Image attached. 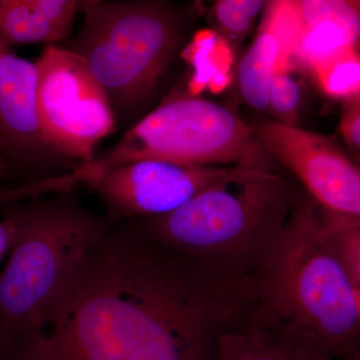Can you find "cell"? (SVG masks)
<instances>
[{
  "label": "cell",
  "mask_w": 360,
  "mask_h": 360,
  "mask_svg": "<svg viewBox=\"0 0 360 360\" xmlns=\"http://www.w3.org/2000/svg\"><path fill=\"white\" fill-rule=\"evenodd\" d=\"M298 18L293 58L312 72L348 49H356L360 33L359 2L295 1Z\"/></svg>",
  "instance_id": "12"
},
{
  "label": "cell",
  "mask_w": 360,
  "mask_h": 360,
  "mask_svg": "<svg viewBox=\"0 0 360 360\" xmlns=\"http://www.w3.org/2000/svg\"><path fill=\"white\" fill-rule=\"evenodd\" d=\"M258 141L293 172L307 194L326 210L360 217V172L323 135L285 123H260Z\"/></svg>",
  "instance_id": "9"
},
{
  "label": "cell",
  "mask_w": 360,
  "mask_h": 360,
  "mask_svg": "<svg viewBox=\"0 0 360 360\" xmlns=\"http://www.w3.org/2000/svg\"><path fill=\"white\" fill-rule=\"evenodd\" d=\"M77 0H0V44H56L70 39Z\"/></svg>",
  "instance_id": "13"
},
{
  "label": "cell",
  "mask_w": 360,
  "mask_h": 360,
  "mask_svg": "<svg viewBox=\"0 0 360 360\" xmlns=\"http://www.w3.org/2000/svg\"><path fill=\"white\" fill-rule=\"evenodd\" d=\"M34 63L45 143L73 168L89 162L96 146L117 127L105 92L84 61L61 45H46Z\"/></svg>",
  "instance_id": "7"
},
{
  "label": "cell",
  "mask_w": 360,
  "mask_h": 360,
  "mask_svg": "<svg viewBox=\"0 0 360 360\" xmlns=\"http://www.w3.org/2000/svg\"><path fill=\"white\" fill-rule=\"evenodd\" d=\"M250 283L253 316L333 359H359L360 288L333 255L322 206L309 194L298 193Z\"/></svg>",
  "instance_id": "2"
},
{
  "label": "cell",
  "mask_w": 360,
  "mask_h": 360,
  "mask_svg": "<svg viewBox=\"0 0 360 360\" xmlns=\"http://www.w3.org/2000/svg\"><path fill=\"white\" fill-rule=\"evenodd\" d=\"M291 68L277 72L269 94V108L279 120V122L295 125L297 122L302 89L300 85L290 75Z\"/></svg>",
  "instance_id": "19"
},
{
  "label": "cell",
  "mask_w": 360,
  "mask_h": 360,
  "mask_svg": "<svg viewBox=\"0 0 360 360\" xmlns=\"http://www.w3.org/2000/svg\"><path fill=\"white\" fill-rule=\"evenodd\" d=\"M347 360H359V359H347Z\"/></svg>",
  "instance_id": "23"
},
{
  "label": "cell",
  "mask_w": 360,
  "mask_h": 360,
  "mask_svg": "<svg viewBox=\"0 0 360 360\" xmlns=\"http://www.w3.org/2000/svg\"><path fill=\"white\" fill-rule=\"evenodd\" d=\"M265 4L259 0H220L214 6L215 18L227 37L241 39L250 32Z\"/></svg>",
  "instance_id": "18"
},
{
  "label": "cell",
  "mask_w": 360,
  "mask_h": 360,
  "mask_svg": "<svg viewBox=\"0 0 360 360\" xmlns=\"http://www.w3.org/2000/svg\"><path fill=\"white\" fill-rule=\"evenodd\" d=\"M16 238L0 271V356L32 338L89 250L115 224L73 191L0 206Z\"/></svg>",
  "instance_id": "4"
},
{
  "label": "cell",
  "mask_w": 360,
  "mask_h": 360,
  "mask_svg": "<svg viewBox=\"0 0 360 360\" xmlns=\"http://www.w3.org/2000/svg\"><path fill=\"white\" fill-rule=\"evenodd\" d=\"M298 18L295 1H269L255 41L238 66L243 99L258 110L269 108L270 85L281 70L291 68Z\"/></svg>",
  "instance_id": "11"
},
{
  "label": "cell",
  "mask_w": 360,
  "mask_h": 360,
  "mask_svg": "<svg viewBox=\"0 0 360 360\" xmlns=\"http://www.w3.org/2000/svg\"><path fill=\"white\" fill-rule=\"evenodd\" d=\"M340 131L343 139L350 149L359 150L360 148V101L359 96L343 99Z\"/></svg>",
  "instance_id": "20"
},
{
  "label": "cell",
  "mask_w": 360,
  "mask_h": 360,
  "mask_svg": "<svg viewBox=\"0 0 360 360\" xmlns=\"http://www.w3.org/2000/svg\"><path fill=\"white\" fill-rule=\"evenodd\" d=\"M298 193L272 168L234 167L175 212L131 221L186 257L250 279L283 231Z\"/></svg>",
  "instance_id": "3"
},
{
  "label": "cell",
  "mask_w": 360,
  "mask_h": 360,
  "mask_svg": "<svg viewBox=\"0 0 360 360\" xmlns=\"http://www.w3.org/2000/svg\"><path fill=\"white\" fill-rule=\"evenodd\" d=\"M213 360H335L300 338L250 316L220 338Z\"/></svg>",
  "instance_id": "14"
},
{
  "label": "cell",
  "mask_w": 360,
  "mask_h": 360,
  "mask_svg": "<svg viewBox=\"0 0 360 360\" xmlns=\"http://www.w3.org/2000/svg\"><path fill=\"white\" fill-rule=\"evenodd\" d=\"M252 309L250 279L115 222L39 330L0 360H213L220 338Z\"/></svg>",
  "instance_id": "1"
},
{
  "label": "cell",
  "mask_w": 360,
  "mask_h": 360,
  "mask_svg": "<svg viewBox=\"0 0 360 360\" xmlns=\"http://www.w3.org/2000/svg\"><path fill=\"white\" fill-rule=\"evenodd\" d=\"M233 167L144 160L108 168L84 184L101 198L112 221H131L175 212Z\"/></svg>",
  "instance_id": "8"
},
{
  "label": "cell",
  "mask_w": 360,
  "mask_h": 360,
  "mask_svg": "<svg viewBox=\"0 0 360 360\" xmlns=\"http://www.w3.org/2000/svg\"><path fill=\"white\" fill-rule=\"evenodd\" d=\"M270 156L255 132L233 111L207 99L179 97L139 120L108 153L60 179L66 189H75L108 168L144 160L272 168Z\"/></svg>",
  "instance_id": "6"
},
{
  "label": "cell",
  "mask_w": 360,
  "mask_h": 360,
  "mask_svg": "<svg viewBox=\"0 0 360 360\" xmlns=\"http://www.w3.org/2000/svg\"><path fill=\"white\" fill-rule=\"evenodd\" d=\"M65 49L84 61L122 122L155 91L179 52L182 18L169 2L84 0Z\"/></svg>",
  "instance_id": "5"
},
{
  "label": "cell",
  "mask_w": 360,
  "mask_h": 360,
  "mask_svg": "<svg viewBox=\"0 0 360 360\" xmlns=\"http://www.w3.org/2000/svg\"><path fill=\"white\" fill-rule=\"evenodd\" d=\"M37 86L35 63L0 44V155L13 174L30 177L25 186L58 176L61 168H73L45 143L37 118Z\"/></svg>",
  "instance_id": "10"
},
{
  "label": "cell",
  "mask_w": 360,
  "mask_h": 360,
  "mask_svg": "<svg viewBox=\"0 0 360 360\" xmlns=\"http://www.w3.org/2000/svg\"><path fill=\"white\" fill-rule=\"evenodd\" d=\"M322 221L333 255L352 283L360 288V217L322 207Z\"/></svg>",
  "instance_id": "16"
},
{
  "label": "cell",
  "mask_w": 360,
  "mask_h": 360,
  "mask_svg": "<svg viewBox=\"0 0 360 360\" xmlns=\"http://www.w3.org/2000/svg\"><path fill=\"white\" fill-rule=\"evenodd\" d=\"M328 96L345 99L359 96L360 61L356 49H348L314 71Z\"/></svg>",
  "instance_id": "17"
},
{
  "label": "cell",
  "mask_w": 360,
  "mask_h": 360,
  "mask_svg": "<svg viewBox=\"0 0 360 360\" xmlns=\"http://www.w3.org/2000/svg\"><path fill=\"white\" fill-rule=\"evenodd\" d=\"M13 170L9 167L7 161L4 160V156L0 155V189L4 188L2 184L7 181L13 177Z\"/></svg>",
  "instance_id": "22"
},
{
  "label": "cell",
  "mask_w": 360,
  "mask_h": 360,
  "mask_svg": "<svg viewBox=\"0 0 360 360\" xmlns=\"http://www.w3.org/2000/svg\"><path fill=\"white\" fill-rule=\"evenodd\" d=\"M16 238V229L13 220L1 215L0 219V265L8 257Z\"/></svg>",
  "instance_id": "21"
},
{
  "label": "cell",
  "mask_w": 360,
  "mask_h": 360,
  "mask_svg": "<svg viewBox=\"0 0 360 360\" xmlns=\"http://www.w3.org/2000/svg\"><path fill=\"white\" fill-rule=\"evenodd\" d=\"M191 66L193 75L188 82L191 96L205 89L220 92L229 86L233 53L227 40L210 30H200L181 52Z\"/></svg>",
  "instance_id": "15"
}]
</instances>
